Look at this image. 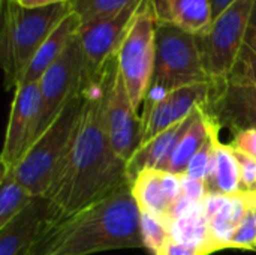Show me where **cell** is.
Wrapping results in <instances>:
<instances>
[{
  "label": "cell",
  "instance_id": "obj_1",
  "mask_svg": "<svg viewBox=\"0 0 256 255\" xmlns=\"http://www.w3.org/2000/svg\"><path fill=\"white\" fill-rule=\"evenodd\" d=\"M111 62L99 75H84L86 101L80 126L44 195L50 201V224L69 219L130 183L126 162L114 152L104 123V99Z\"/></svg>",
  "mask_w": 256,
  "mask_h": 255
},
{
  "label": "cell",
  "instance_id": "obj_2",
  "mask_svg": "<svg viewBox=\"0 0 256 255\" xmlns=\"http://www.w3.org/2000/svg\"><path fill=\"white\" fill-rule=\"evenodd\" d=\"M144 248L130 183L57 224H46L28 255H92Z\"/></svg>",
  "mask_w": 256,
  "mask_h": 255
},
{
  "label": "cell",
  "instance_id": "obj_3",
  "mask_svg": "<svg viewBox=\"0 0 256 255\" xmlns=\"http://www.w3.org/2000/svg\"><path fill=\"white\" fill-rule=\"evenodd\" d=\"M70 12V2L36 9L16 0L0 6V60L8 90H15L40 45Z\"/></svg>",
  "mask_w": 256,
  "mask_h": 255
},
{
  "label": "cell",
  "instance_id": "obj_4",
  "mask_svg": "<svg viewBox=\"0 0 256 255\" xmlns=\"http://www.w3.org/2000/svg\"><path fill=\"white\" fill-rule=\"evenodd\" d=\"M84 101L86 96L82 80L80 89L68 101L57 119L40 137L36 138L24 158L14 168L18 182L33 197H44L51 186L52 179L70 149L80 126Z\"/></svg>",
  "mask_w": 256,
  "mask_h": 255
},
{
  "label": "cell",
  "instance_id": "obj_5",
  "mask_svg": "<svg viewBox=\"0 0 256 255\" xmlns=\"http://www.w3.org/2000/svg\"><path fill=\"white\" fill-rule=\"evenodd\" d=\"M201 83L212 80L204 66L198 38L176 26L158 23L153 77L144 102L154 101L174 89Z\"/></svg>",
  "mask_w": 256,
  "mask_h": 255
},
{
  "label": "cell",
  "instance_id": "obj_6",
  "mask_svg": "<svg viewBox=\"0 0 256 255\" xmlns=\"http://www.w3.org/2000/svg\"><path fill=\"white\" fill-rule=\"evenodd\" d=\"M252 8L254 0H236L213 18L204 35L196 36L212 83L230 77L249 30Z\"/></svg>",
  "mask_w": 256,
  "mask_h": 255
},
{
  "label": "cell",
  "instance_id": "obj_7",
  "mask_svg": "<svg viewBox=\"0 0 256 255\" xmlns=\"http://www.w3.org/2000/svg\"><path fill=\"white\" fill-rule=\"evenodd\" d=\"M156 17L150 3L140 12L130 26L117 53V63L122 80L134 108L140 113L154 68L156 56Z\"/></svg>",
  "mask_w": 256,
  "mask_h": 255
},
{
  "label": "cell",
  "instance_id": "obj_8",
  "mask_svg": "<svg viewBox=\"0 0 256 255\" xmlns=\"http://www.w3.org/2000/svg\"><path fill=\"white\" fill-rule=\"evenodd\" d=\"M84 74V53L80 36L76 35L39 80V114L34 141L50 128L68 101L80 89Z\"/></svg>",
  "mask_w": 256,
  "mask_h": 255
},
{
  "label": "cell",
  "instance_id": "obj_9",
  "mask_svg": "<svg viewBox=\"0 0 256 255\" xmlns=\"http://www.w3.org/2000/svg\"><path fill=\"white\" fill-rule=\"evenodd\" d=\"M104 123L114 152L128 162L142 143V120L129 99L117 57L110 66L104 99Z\"/></svg>",
  "mask_w": 256,
  "mask_h": 255
},
{
  "label": "cell",
  "instance_id": "obj_10",
  "mask_svg": "<svg viewBox=\"0 0 256 255\" xmlns=\"http://www.w3.org/2000/svg\"><path fill=\"white\" fill-rule=\"evenodd\" d=\"M148 3L150 0H135L117 15L80 29L78 36L84 53L87 77L99 75L110 60L117 57L130 26Z\"/></svg>",
  "mask_w": 256,
  "mask_h": 255
},
{
  "label": "cell",
  "instance_id": "obj_11",
  "mask_svg": "<svg viewBox=\"0 0 256 255\" xmlns=\"http://www.w3.org/2000/svg\"><path fill=\"white\" fill-rule=\"evenodd\" d=\"M39 114V81L22 83L14 90L10 113L0 156L2 168H15L34 141Z\"/></svg>",
  "mask_w": 256,
  "mask_h": 255
},
{
  "label": "cell",
  "instance_id": "obj_12",
  "mask_svg": "<svg viewBox=\"0 0 256 255\" xmlns=\"http://www.w3.org/2000/svg\"><path fill=\"white\" fill-rule=\"evenodd\" d=\"M210 93L212 83H201L174 89L154 101L144 102V110L141 113V144L147 143L168 128L186 120L196 107H207L210 101Z\"/></svg>",
  "mask_w": 256,
  "mask_h": 255
},
{
  "label": "cell",
  "instance_id": "obj_13",
  "mask_svg": "<svg viewBox=\"0 0 256 255\" xmlns=\"http://www.w3.org/2000/svg\"><path fill=\"white\" fill-rule=\"evenodd\" d=\"M207 111L219 128L232 134L256 128V86L213 81Z\"/></svg>",
  "mask_w": 256,
  "mask_h": 255
},
{
  "label": "cell",
  "instance_id": "obj_14",
  "mask_svg": "<svg viewBox=\"0 0 256 255\" xmlns=\"http://www.w3.org/2000/svg\"><path fill=\"white\" fill-rule=\"evenodd\" d=\"M130 191L140 212L160 218L171 228V210L182 197V176L147 168L130 182Z\"/></svg>",
  "mask_w": 256,
  "mask_h": 255
},
{
  "label": "cell",
  "instance_id": "obj_15",
  "mask_svg": "<svg viewBox=\"0 0 256 255\" xmlns=\"http://www.w3.org/2000/svg\"><path fill=\"white\" fill-rule=\"evenodd\" d=\"M50 218V201L45 197H36L20 215L0 228V255H28Z\"/></svg>",
  "mask_w": 256,
  "mask_h": 255
},
{
  "label": "cell",
  "instance_id": "obj_16",
  "mask_svg": "<svg viewBox=\"0 0 256 255\" xmlns=\"http://www.w3.org/2000/svg\"><path fill=\"white\" fill-rule=\"evenodd\" d=\"M194 117H195V111L186 120L168 128L166 131L153 137L147 143L141 144V147L126 162V173L129 182H132L142 170L147 168H156L165 171L177 143L194 122Z\"/></svg>",
  "mask_w": 256,
  "mask_h": 255
},
{
  "label": "cell",
  "instance_id": "obj_17",
  "mask_svg": "<svg viewBox=\"0 0 256 255\" xmlns=\"http://www.w3.org/2000/svg\"><path fill=\"white\" fill-rule=\"evenodd\" d=\"M158 23L176 26L195 36L204 35L213 23L212 0H152Z\"/></svg>",
  "mask_w": 256,
  "mask_h": 255
},
{
  "label": "cell",
  "instance_id": "obj_18",
  "mask_svg": "<svg viewBox=\"0 0 256 255\" xmlns=\"http://www.w3.org/2000/svg\"><path fill=\"white\" fill-rule=\"evenodd\" d=\"M80 17L72 11L46 38V41L40 45L32 62L28 63L27 69L24 71L18 84L22 83H38L40 77L46 72V69L62 56L66 50L69 42L80 33L81 29ZM16 84V86H18Z\"/></svg>",
  "mask_w": 256,
  "mask_h": 255
},
{
  "label": "cell",
  "instance_id": "obj_19",
  "mask_svg": "<svg viewBox=\"0 0 256 255\" xmlns=\"http://www.w3.org/2000/svg\"><path fill=\"white\" fill-rule=\"evenodd\" d=\"M210 194L237 195L243 191L240 179V167L234 150L230 144L219 141L218 132L213 137V161L207 179Z\"/></svg>",
  "mask_w": 256,
  "mask_h": 255
},
{
  "label": "cell",
  "instance_id": "obj_20",
  "mask_svg": "<svg viewBox=\"0 0 256 255\" xmlns=\"http://www.w3.org/2000/svg\"><path fill=\"white\" fill-rule=\"evenodd\" d=\"M214 120L208 114L207 107L200 105L195 110L194 122L188 128V131L183 134L180 141L177 143L165 171L177 174V176H184L189 162L192 161L195 153L201 149V146L207 141Z\"/></svg>",
  "mask_w": 256,
  "mask_h": 255
},
{
  "label": "cell",
  "instance_id": "obj_21",
  "mask_svg": "<svg viewBox=\"0 0 256 255\" xmlns=\"http://www.w3.org/2000/svg\"><path fill=\"white\" fill-rule=\"evenodd\" d=\"M171 237L180 243L194 245L207 249L210 254L216 252L212 234H210V224L206 215L204 203H196L178 215L171 224Z\"/></svg>",
  "mask_w": 256,
  "mask_h": 255
},
{
  "label": "cell",
  "instance_id": "obj_22",
  "mask_svg": "<svg viewBox=\"0 0 256 255\" xmlns=\"http://www.w3.org/2000/svg\"><path fill=\"white\" fill-rule=\"evenodd\" d=\"M33 197L16 179L12 168H2L0 176V228L20 215Z\"/></svg>",
  "mask_w": 256,
  "mask_h": 255
},
{
  "label": "cell",
  "instance_id": "obj_23",
  "mask_svg": "<svg viewBox=\"0 0 256 255\" xmlns=\"http://www.w3.org/2000/svg\"><path fill=\"white\" fill-rule=\"evenodd\" d=\"M132 2L135 0H70V5L72 11L80 17L81 24L87 26L117 15Z\"/></svg>",
  "mask_w": 256,
  "mask_h": 255
},
{
  "label": "cell",
  "instance_id": "obj_24",
  "mask_svg": "<svg viewBox=\"0 0 256 255\" xmlns=\"http://www.w3.org/2000/svg\"><path fill=\"white\" fill-rule=\"evenodd\" d=\"M226 80L237 84L256 86V32L248 30L240 54Z\"/></svg>",
  "mask_w": 256,
  "mask_h": 255
},
{
  "label": "cell",
  "instance_id": "obj_25",
  "mask_svg": "<svg viewBox=\"0 0 256 255\" xmlns=\"http://www.w3.org/2000/svg\"><path fill=\"white\" fill-rule=\"evenodd\" d=\"M141 236L144 248L153 255H158L170 240L171 230L170 225L160 218L141 212Z\"/></svg>",
  "mask_w": 256,
  "mask_h": 255
},
{
  "label": "cell",
  "instance_id": "obj_26",
  "mask_svg": "<svg viewBox=\"0 0 256 255\" xmlns=\"http://www.w3.org/2000/svg\"><path fill=\"white\" fill-rule=\"evenodd\" d=\"M218 129H219V126L214 122L207 141L201 146V149L195 153V156L189 162L184 176L207 183L208 173H210V168H212V161H213V137L218 132Z\"/></svg>",
  "mask_w": 256,
  "mask_h": 255
},
{
  "label": "cell",
  "instance_id": "obj_27",
  "mask_svg": "<svg viewBox=\"0 0 256 255\" xmlns=\"http://www.w3.org/2000/svg\"><path fill=\"white\" fill-rule=\"evenodd\" d=\"M231 249L256 251V209H250L238 224L231 240Z\"/></svg>",
  "mask_w": 256,
  "mask_h": 255
},
{
  "label": "cell",
  "instance_id": "obj_28",
  "mask_svg": "<svg viewBox=\"0 0 256 255\" xmlns=\"http://www.w3.org/2000/svg\"><path fill=\"white\" fill-rule=\"evenodd\" d=\"M232 149V147H231ZM234 150V149H232ZM238 167L243 191H255L256 188V159L238 150H234Z\"/></svg>",
  "mask_w": 256,
  "mask_h": 255
},
{
  "label": "cell",
  "instance_id": "obj_29",
  "mask_svg": "<svg viewBox=\"0 0 256 255\" xmlns=\"http://www.w3.org/2000/svg\"><path fill=\"white\" fill-rule=\"evenodd\" d=\"M210 191L206 182L195 180L188 176H182V197L194 203H204Z\"/></svg>",
  "mask_w": 256,
  "mask_h": 255
},
{
  "label": "cell",
  "instance_id": "obj_30",
  "mask_svg": "<svg viewBox=\"0 0 256 255\" xmlns=\"http://www.w3.org/2000/svg\"><path fill=\"white\" fill-rule=\"evenodd\" d=\"M230 146L234 150L243 152V153H246V155L256 159V128L244 129V131L234 134Z\"/></svg>",
  "mask_w": 256,
  "mask_h": 255
},
{
  "label": "cell",
  "instance_id": "obj_31",
  "mask_svg": "<svg viewBox=\"0 0 256 255\" xmlns=\"http://www.w3.org/2000/svg\"><path fill=\"white\" fill-rule=\"evenodd\" d=\"M158 255H210V252L204 248L180 243L172 237H170V240L165 243V246Z\"/></svg>",
  "mask_w": 256,
  "mask_h": 255
},
{
  "label": "cell",
  "instance_id": "obj_32",
  "mask_svg": "<svg viewBox=\"0 0 256 255\" xmlns=\"http://www.w3.org/2000/svg\"><path fill=\"white\" fill-rule=\"evenodd\" d=\"M16 2L24 8L36 9V8H46V6H52V5L66 3V2H70V0H16Z\"/></svg>",
  "mask_w": 256,
  "mask_h": 255
},
{
  "label": "cell",
  "instance_id": "obj_33",
  "mask_svg": "<svg viewBox=\"0 0 256 255\" xmlns=\"http://www.w3.org/2000/svg\"><path fill=\"white\" fill-rule=\"evenodd\" d=\"M236 0H212L213 5V18L218 17L220 12H224L228 6H231Z\"/></svg>",
  "mask_w": 256,
  "mask_h": 255
},
{
  "label": "cell",
  "instance_id": "obj_34",
  "mask_svg": "<svg viewBox=\"0 0 256 255\" xmlns=\"http://www.w3.org/2000/svg\"><path fill=\"white\" fill-rule=\"evenodd\" d=\"M249 30L256 32V0H254V8H252L250 21H249Z\"/></svg>",
  "mask_w": 256,
  "mask_h": 255
},
{
  "label": "cell",
  "instance_id": "obj_35",
  "mask_svg": "<svg viewBox=\"0 0 256 255\" xmlns=\"http://www.w3.org/2000/svg\"><path fill=\"white\" fill-rule=\"evenodd\" d=\"M8 2H12V0H0V6H3V5H6Z\"/></svg>",
  "mask_w": 256,
  "mask_h": 255
},
{
  "label": "cell",
  "instance_id": "obj_36",
  "mask_svg": "<svg viewBox=\"0 0 256 255\" xmlns=\"http://www.w3.org/2000/svg\"><path fill=\"white\" fill-rule=\"evenodd\" d=\"M255 191H256V188H255Z\"/></svg>",
  "mask_w": 256,
  "mask_h": 255
}]
</instances>
